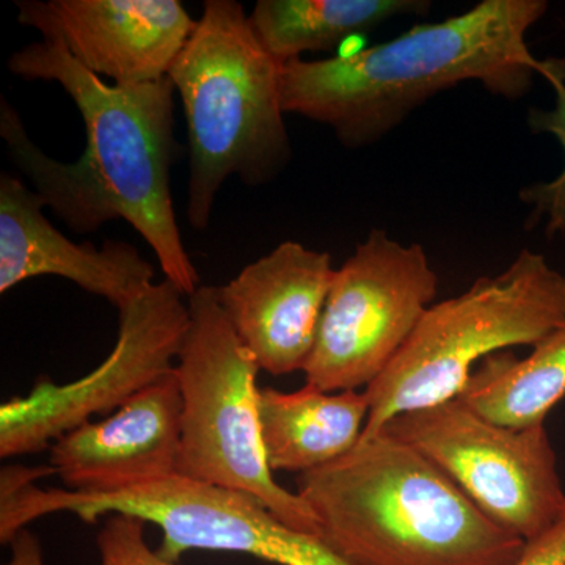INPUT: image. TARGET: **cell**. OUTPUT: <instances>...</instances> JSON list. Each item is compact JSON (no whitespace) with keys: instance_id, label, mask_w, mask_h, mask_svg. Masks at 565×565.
Here are the masks:
<instances>
[{"instance_id":"6da1fadb","label":"cell","mask_w":565,"mask_h":565,"mask_svg":"<svg viewBox=\"0 0 565 565\" xmlns=\"http://www.w3.org/2000/svg\"><path fill=\"white\" fill-rule=\"evenodd\" d=\"M40 33L43 40L11 55L9 70L24 81L57 82L68 93L84 120L85 148L77 161H55L2 96L0 137L11 163L74 233L128 222L154 252L166 280L192 296L202 285L182 244L170 189L178 156L172 81L106 84L70 54L57 33Z\"/></svg>"},{"instance_id":"7a4b0ae2","label":"cell","mask_w":565,"mask_h":565,"mask_svg":"<svg viewBox=\"0 0 565 565\" xmlns=\"http://www.w3.org/2000/svg\"><path fill=\"white\" fill-rule=\"evenodd\" d=\"M546 10L545 0H482L355 54L282 63V110L329 126L345 148H363L463 82L523 98L535 74L565 81V61H539L527 47V31Z\"/></svg>"},{"instance_id":"3957f363","label":"cell","mask_w":565,"mask_h":565,"mask_svg":"<svg viewBox=\"0 0 565 565\" xmlns=\"http://www.w3.org/2000/svg\"><path fill=\"white\" fill-rule=\"evenodd\" d=\"M297 493L349 565H515L525 553L440 468L386 434L299 475Z\"/></svg>"},{"instance_id":"277c9868","label":"cell","mask_w":565,"mask_h":565,"mask_svg":"<svg viewBox=\"0 0 565 565\" xmlns=\"http://www.w3.org/2000/svg\"><path fill=\"white\" fill-rule=\"evenodd\" d=\"M184 104L191 145L188 218L203 232L230 177L267 184L291 159L282 120L281 63L236 0H206L169 73Z\"/></svg>"},{"instance_id":"5b68a950","label":"cell","mask_w":565,"mask_h":565,"mask_svg":"<svg viewBox=\"0 0 565 565\" xmlns=\"http://www.w3.org/2000/svg\"><path fill=\"white\" fill-rule=\"evenodd\" d=\"M565 327V277L544 255L522 250L504 273L430 305L384 374L364 390L370 415L362 440L396 416L456 399L475 364L516 345H534ZM360 440V441H362Z\"/></svg>"},{"instance_id":"8992f818","label":"cell","mask_w":565,"mask_h":565,"mask_svg":"<svg viewBox=\"0 0 565 565\" xmlns=\"http://www.w3.org/2000/svg\"><path fill=\"white\" fill-rule=\"evenodd\" d=\"M188 299L191 323L174 366L182 401L178 476L250 494L285 525L318 537L313 511L275 481L267 462L259 366L226 318L217 286H200Z\"/></svg>"},{"instance_id":"52a82bcc","label":"cell","mask_w":565,"mask_h":565,"mask_svg":"<svg viewBox=\"0 0 565 565\" xmlns=\"http://www.w3.org/2000/svg\"><path fill=\"white\" fill-rule=\"evenodd\" d=\"M39 475L14 471L2 482L0 541L13 542L41 516L68 512L84 523L126 514L161 527L159 555L178 563L191 550L244 553L278 565H349L316 535L280 522L256 498L170 476L109 493L40 489Z\"/></svg>"},{"instance_id":"ba28073f","label":"cell","mask_w":565,"mask_h":565,"mask_svg":"<svg viewBox=\"0 0 565 565\" xmlns=\"http://www.w3.org/2000/svg\"><path fill=\"white\" fill-rule=\"evenodd\" d=\"M379 434L412 446L526 544L564 515L565 492L545 424L501 426L456 397L396 416Z\"/></svg>"},{"instance_id":"9c48e42d","label":"cell","mask_w":565,"mask_h":565,"mask_svg":"<svg viewBox=\"0 0 565 565\" xmlns=\"http://www.w3.org/2000/svg\"><path fill=\"white\" fill-rule=\"evenodd\" d=\"M438 292V275L419 244L373 230L334 273L307 384L327 393L374 384L411 340Z\"/></svg>"},{"instance_id":"30bf717a","label":"cell","mask_w":565,"mask_h":565,"mask_svg":"<svg viewBox=\"0 0 565 565\" xmlns=\"http://www.w3.org/2000/svg\"><path fill=\"white\" fill-rule=\"evenodd\" d=\"M184 294L172 281L152 282L118 310L117 343L92 373L68 384L41 377L28 396L0 407V457L33 455L93 416L114 414L140 393L174 373L191 323Z\"/></svg>"},{"instance_id":"8fae6325","label":"cell","mask_w":565,"mask_h":565,"mask_svg":"<svg viewBox=\"0 0 565 565\" xmlns=\"http://www.w3.org/2000/svg\"><path fill=\"white\" fill-rule=\"evenodd\" d=\"M18 21L57 33L70 54L118 85L154 84L196 28L180 0H21Z\"/></svg>"},{"instance_id":"7c38bea8","label":"cell","mask_w":565,"mask_h":565,"mask_svg":"<svg viewBox=\"0 0 565 565\" xmlns=\"http://www.w3.org/2000/svg\"><path fill=\"white\" fill-rule=\"evenodd\" d=\"M334 273L329 253L288 241L217 286L218 302L259 370L303 371Z\"/></svg>"},{"instance_id":"4fadbf2b","label":"cell","mask_w":565,"mask_h":565,"mask_svg":"<svg viewBox=\"0 0 565 565\" xmlns=\"http://www.w3.org/2000/svg\"><path fill=\"white\" fill-rule=\"evenodd\" d=\"M182 401L177 374L141 390L103 422L51 446L52 473L71 492L109 493L178 475Z\"/></svg>"},{"instance_id":"5bb4252c","label":"cell","mask_w":565,"mask_h":565,"mask_svg":"<svg viewBox=\"0 0 565 565\" xmlns=\"http://www.w3.org/2000/svg\"><path fill=\"white\" fill-rule=\"evenodd\" d=\"M44 204L24 182L0 177V292L40 275L66 278L121 310L154 282V267L134 245L76 244L44 217Z\"/></svg>"},{"instance_id":"9a60e30c","label":"cell","mask_w":565,"mask_h":565,"mask_svg":"<svg viewBox=\"0 0 565 565\" xmlns=\"http://www.w3.org/2000/svg\"><path fill=\"white\" fill-rule=\"evenodd\" d=\"M370 415L363 392L327 393L305 384L292 393L259 392V419L273 471L303 475L341 459L362 440Z\"/></svg>"},{"instance_id":"2e32d148","label":"cell","mask_w":565,"mask_h":565,"mask_svg":"<svg viewBox=\"0 0 565 565\" xmlns=\"http://www.w3.org/2000/svg\"><path fill=\"white\" fill-rule=\"evenodd\" d=\"M424 0H259L248 14L255 35L275 61L302 58L303 52L333 51L394 17L423 14Z\"/></svg>"},{"instance_id":"e0dca14e","label":"cell","mask_w":565,"mask_h":565,"mask_svg":"<svg viewBox=\"0 0 565 565\" xmlns=\"http://www.w3.org/2000/svg\"><path fill=\"white\" fill-rule=\"evenodd\" d=\"M459 397L501 426H542L565 397V327L535 344L526 359L508 351L487 356Z\"/></svg>"},{"instance_id":"ac0fdd59","label":"cell","mask_w":565,"mask_h":565,"mask_svg":"<svg viewBox=\"0 0 565 565\" xmlns=\"http://www.w3.org/2000/svg\"><path fill=\"white\" fill-rule=\"evenodd\" d=\"M556 104L552 110L531 109L527 125L534 134H552L565 152V81L552 82ZM520 200L530 204L526 228L545 222L546 236L565 234V166L563 172L550 182H535L520 192Z\"/></svg>"},{"instance_id":"d6986e66","label":"cell","mask_w":565,"mask_h":565,"mask_svg":"<svg viewBox=\"0 0 565 565\" xmlns=\"http://www.w3.org/2000/svg\"><path fill=\"white\" fill-rule=\"evenodd\" d=\"M145 525L137 516L107 515L96 537L102 565H177L148 545Z\"/></svg>"},{"instance_id":"ffe728a7","label":"cell","mask_w":565,"mask_h":565,"mask_svg":"<svg viewBox=\"0 0 565 565\" xmlns=\"http://www.w3.org/2000/svg\"><path fill=\"white\" fill-rule=\"evenodd\" d=\"M515 565H565V512L545 534L527 542Z\"/></svg>"},{"instance_id":"44dd1931","label":"cell","mask_w":565,"mask_h":565,"mask_svg":"<svg viewBox=\"0 0 565 565\" xmlns=\"http://www.w3.org/2000/svg\"><path fill=\"white\" fill-rule=\"evenodd\" d=\"M31 545H28L29 550H17V559L11 565H41V559L39 555V550H32Z\"/></svg>"}]
</instances>
